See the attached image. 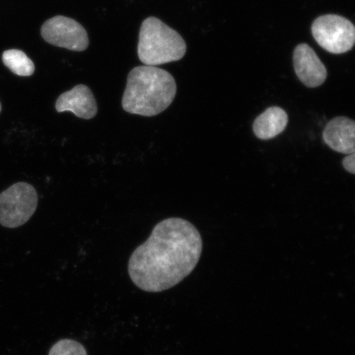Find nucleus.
Segmentation results:
<instances>
[{"mask_svg":"<svg viewBox=\"0 0 355 355\" xmlns=\"http://www.w3.org/2000/svg\"><path fill=\"white\" fill-rule=\"evenodd\" d=\"M175 80L155 66H139L128 74L122 107L126 112L153 117L165 111L174 101Z\"/></svg>","mask_w":355,"mask_h":355,"instance_id":"f03ea898","label":"nucleus"},{"mask_svg":"<svg viewBox=\"0 0 355 355\" xmlns=\"http://www.w3.org/2000/svg\"><path fill=\"white\" fill-rule=\"evenodd\" d=\"M3 63L13 73L21 77H29L35 72V65L24 51L19 50H8L3 52Z\"/></svg>","mask_w":355,"mask_h":355,"instance_id":"9b49d317","label":"nucleus"},{"mask_svg":"<svg viewBox=\"0 0 355 355\" xmlns=\"http://www.w3.org/2000/svg\"><path fill=\"white\" fill-rule=\"evenodd\" d=\"M42 37L47 43L73 51H83L89 46L87 31L77 21L55 16L44 21Z\"/></svg>","mask_w":355,"mask_h":355,"instance_id":"423d86ee","label":"nucleus"},{"mask_svg":"<svg viewBox=\"0 0 355 355\" xmlns=\"http://www.w3.org/2000/svg\"><path fill=\"white\" fill-rule=\"evenodd\" d=\"M312 34L319 46L331 54H344L352 50L355 42L352 22L336 15L318 17L312 25Z\"/></svg>","mask_w":355,"mask_h":355,"instance_id":"39448f33","label":"nucleus"},{"mask_svg":"<svg viewBox=\"0 0 355 355\" xmlns=\"http://www.w3.org/2000/svg\"><path fill=\"white\" fill-rule=\"evenodd\" d=\"M1 110H2V105H1V103H0V113H1Z\"/></svg>","mask_w":355,"mask_h":355,"instance_id":"4468645a","label":"nucleus"},{"mask_svg":"<svg viewBox=\"0 0 355 355\" xmlns=\"http://www.w3.org/2000/svg\"><path fill=\"white\" fill-rule=\"evenodd\" d=\"M49 355H87L83 345L73 340H61L53 345Z\"/></svg>","mask_w":355,"mask_h":355,"instance_id":"f8f14e48","label":"nucleus"},{"mask_svg":"<svg viewBox=\"0 0 355 355\" xmlns=\"http://www.w3.org/2000/svg\"><path fill=\"white\" fill-rule=\"evenodd\" d=\"M187 46L183 37L157 17H150L141 24L137 55L146 66H157L180 60Z\"/></svg>","mask_w":355,"mask_h":355,"instance_id":"7ed1b4c3","label":"nucleus"},{"mask_svg":"<svg viewBox=\"0 0 355 355\" xmlns=\"http://www.w3.org/2000/svg\"><path fill=\"white\" fill-rule=\"evenodd\" d=\"M343 166L350 174H355V154H349L343 161Z\"/></svg>","mask_w":355,"mask_h":355,"instance_id":"ddd939ff","label":"nucleus"},{"mask_svg":"<svg viewBox=\"0 0 355 355\" xmlns=\"http://www.w3.org/2000/svg\"><path fill=\"white\" fill-rule=\"evenodd\" d=\"M55 110L58 113L71 112L83 119H93L98 112L91 89L83 84L61 94L56 101Z\"/></svg>","mask_w":355,"mask_h":355,"instance_id":"6e6552de","label":"nucleus"},{"mask_svg":"<svg viewBox=\"0 0 355 355\" xmlns=\"http://www.w3.org/2000/svg\"><path fill=\"white\" fill-rule=\"evenodd\" d=\"M288 122V114L278 106H272L257 116L252 125L254 135L261 140H270L281 135Z\"/></svg>","mask_w":355,"mask_h":355,"instance_id":"9d476101","label":"nucleus"},{"mask_svg":"<svg viewBox=\"0 0 355 355\" xmlns=\"http://www.w3.org/2000/svg\"><path fill=\"white\" fill-rule=\"evenodd\" d=\"M322 139L324 143L336 153L345 155L354 153V121L345 116L332 119L324 128Z\"/></svg>","mask_w":355,"mask_h":355,"instance_id":"1a4fd4ad","label":"nucleus"},{"mask_svg":"<svg viewBox=\"0 0 355 355\" xmlns=\"http://www.w3.org/2000/svg\"><path fill=\"white\" fill-rule=\"evenodd\" d=\"M38 194L33 185L20 182L0 193V225L17 228L26 223L37 211Z\"/></svg>","mask_w":355,"mask_h":355,"instance_id":"20e7f679","label":"nucleus"},{"mask_svg":"<svg viewBox=\"0 0 355 355\" xmlns=\"http://www.w3.org/2000/svg\"><path fill=\"white\" fill-rule=\"evenodd\" d=\"M294 66L297 77L306 87H318L325 83L326 67L309 44H300L295 48Z\"/></svg>","mask_w":355,"mask_h":355,"instance_id":"0eeeda50","label":"nucleus"},{"mask_svg":"<svg viewBox=\"0 0 355 355\" xmlns=\"http://www.w3.org/2000/svg\"><path fill=\"white\" fill-rule=\"evenodd\" d=\"M202 252L198 229L188 220L171 217L159 222L148 241L132 252L128 273L141 290L166 291L193 272Z\"/></svg>","mask_w":355,"mask_h":355,"instance_id":"f257e3e1","label":"nucleus"}]
</instances>
